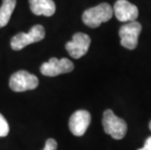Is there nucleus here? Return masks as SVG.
<instances>
[{
    "mask_svg": "<svg viewBox=\"0 0 151 150\" xmlns=\"http://www.w3.org/2000/svg\"><path fill=\"white\" fill-rule=\"evenodd\" d=\"M73 68L74 65L68 59L63 58L59 60L57 58H51L48 62L42 63V65L40 66V71L45 76L55 77L63 73L71 72Z\"/></svg>",
    "mask_w": 151,
    "mask_h": 150,
    "instance_id": "nucleus-6",
    "label": "nucleus"
},
{
    "mask_svg": "<svg viewBox=\"0 0 151 150\" xmlns=\"http://www.w3.org/2000/svg\"><path fill=\"white\" fill-rule=\"evenodd\" d=\"M58 143L54 139H49L45 142V147L43 150H57Z\"/></svg>",
    "mask_w": 151,
    "mask_h": 150,
    "instance_id": "nucleus-13",
    "label": "nucleus"
},
{
    "mask_svg": "<svg viewBox=\"0 0 151 150\" xmlns=\"http://www.w3.org/2000/svg\"><path fill=\"white\" fill-rule=\"evenodd\" d=\"M149 129H150V131H151V121H150V123H149Z\"/></svg>",
    "mask_w": 151,
    "mask_h": 150,
    "instance_id": "nucleus-15",
    "label": "nucleus"
},
{
    "mask_svg": "<svg viewBox=\"0 0 151 150\" xmlns=\"http://www.w3.org/2000/svg\"><path fill=\"white\" fill-rule=\"evenodd\" d=\"M113 16V9L108 3H101L95 7L89 8L83 13L82 21L87 27L97 28L102 23L108 22Z\"/></svg>",
    "mask_w": 151,
    "mask_h": 150,
    "instance_id": "nucleus-1",
    "label": "nucleus"
},
{
    "mask_svg": "<svg viewBox=\"0 0 151 150\" xmlns=\"http://www.w3.org/2000/svg\"><path fill=\"white\" fill-rule=\"evenodd\" d=\"M142 29L141 24L137 21L129 22L122 25L119 29V36L121 38V45L126 49L134 50L139 44V36Z\"/></svg>",
    "mask_w": 151,
    "mask_h": 150,
    "instance_id": "nucleus-5",
    "label": "nucleus"
},
{
    "mask_svg": "<svg viewBox=\"0 0 151 150\" xmlns=\"http://www.w3.org/2000/svg\"><path fill=\"white\" fill-rule=\"evenodd\" d=\"M30 10L36 16L51 17L56 12V4L53 0H29Z\"/></svg>",
    "mask_w": 151,
    "mask_h": 150,
    "instance_id": "nucleus-10",
    "label": "nucleus"
},
{
    "mask_svg": "<svg viewBox=\"0 0 151 150\" xmlns=\"http://www.w3.org/2000/svg\"><path fill=\"white\" fill-rule=\"evenodd\" d=\"M91 44V38L88 34L77 32L73 35L72 40L65 44V49L73 59H80L86 55Z\"/></svg>",
    "mask_w": 151,
    "mask_h": 150,
    "instance_id": "nucleus-7",
    "label": "nucleus"
},
{
    "mask_svg": "<svg viewBox=\"0 0 151 150\" xmlns=\"http://www.w3.org/2000/svg\"><path fill=\"white\" fill-rule=\"evenodd\" d=\"M16 4L17 0H2V5L0 7V28L4 27L9 23Z\"/></svg>",
    "mask_w": 151,
    "mask_h": 150,
    "instance_id": "nucleus-11",
    "label": "nucleus"
},
{
    "mask_svg": "<svg viewBox=\"0 0 151 150\" xmlns=\"http://www.w3.org/2000/svg\"><path fill=\"white\" fill-rule=\"evenodd\" d=\"M45 37V28L40 24H36L30 28L27 33L20 32L11 39V47L13 50L20 51L29 44L39 42Z\"/></svg>",
    "mask_w": 151,
    "mask_h": 150,
    "instance_id": "nucleus-3",
    "label": "nucleus"
},
{
    "mask_svg": "<svg viewBox=\"0 0 151 150\" xmlns=\"http://www.w3.org/2000/svg\"><path fill=\"white\" fill-rule=\"evenodd\" d=\"M9 133V125L4 116L0 113V138L6 136Z\"/></svg>",
    "mask_w": 151,
    "mask_h": 150,
    "instance_id": "nucleus-12",
    "label": "nucleus"
},
{
    "mask_svg": "<svg viewBox=\"0 0 151 150\" xmlns=\"http://www.w3.org/2000/svg\"><path fill=\"white\" fill-rule=\"evenodd\" d=\"M91 123V114L87 110H77L69 118V130L76 136H82Z\"/></svg>",
    "mask_w": 151,
    "mask_h": 150,
    "instance_id": "nucleus-9",
    "label": "nucleus"
},
{
    "mask_svg": "<svg viewBox=\"0 0 151 150\" xmlns=\"http://www.w3.org/2000/svg\"><path fill=\"white\" fill-rule=\"evenodd\" d=\"M39 80L36 76L25 70H19L14 73L9 81L11 90L17 93L34 90L37 88Z\"/></svg>",
    "mask_w": 151,
    "mask_h": 150,
    "instance_id": "nucleus-4",
    "label": "nucleus"
},
{
    "mask_svg": "<svg viewBox=\"0 0 151 150\" xmlns=\"http://www.w3.org/2000/svg\"><path fill=\"white\" fill-rule=\"evenodd\" d=\"M102 126L104 132L114 139H122L126 136L127 123L122 118L116 116L111 109H106L102 117Z\"/></svg>",
    "mask_w": 151,
    "mask_h": 150,
    "instance_id": "nucleus-2",
    "label": "nucleus"
},
{
    "mask_svg": "<svg viewBox=\"0 0 151 150\" xmlns=\"http://www.w3.org/2000/svg\"><path fill=\"white\" fill-rule=\"evenodd\" d=\"M112 9L116 19L122 23L134 22L139 17V9L128 0H117Z\"/></svg>",
    "mask_w": 151,
    "mask_h": 150,
    "instance_id": "nucleus-8",
    "label": "nucleus"
},
{
    "mask_svg": "<svg viewBox=\"0 0 151 150\" xmlns=\"http://www.w3.org/2000/svg\"><path fill=\"white\" fill-rule=\"evenodd\" d=\"M137 150H151V136L146 139L145 142H144L143 147L137 149Z\"/></svg>",
    "mask_w": 151,
    "mask_h": 150,
    "instance_id": "nucleus-14",
    "label": "nucleus"
}]
</instances>
